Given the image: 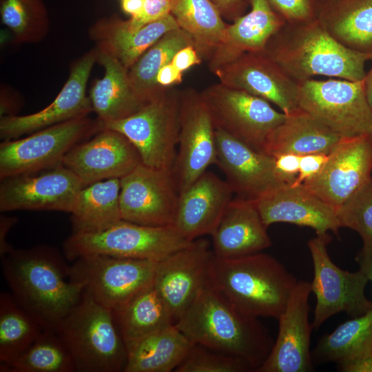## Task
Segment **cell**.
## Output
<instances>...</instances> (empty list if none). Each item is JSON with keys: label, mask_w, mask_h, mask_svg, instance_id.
Masks as SVG:
<instances>
[{"label": "cell", "mask_w": 372, "mask_h": 372, "mask_svg": "<svg viewBox=\"0 0 372 372\" xmlns=\"http://www.w3.org/2000/svg\"><path fill=\"white\" fill-rule=\"evenodd\" d=\"M298 280L271 256L256 253L238 258L215 255L209 282L241 313L278 319Z\"/></svg>", "instance_id": "4"}, {"label": "cell", "mask_w": 372, "mask_h": 372, "mask_svg": "<svg viewBox=\"0 0 372 372\" xmlns=\"http://www.w3.org/2000/svg\"><path fill=\"white\" fill-rule=\"evenodd\" d=\"M103 129L102 123L87 116L51 125L24 138L0 143V180L34 174L60 163L77 143Z\"/></svg>", "instance_id": "8"}, {"label": "cell", "mask_w": 372, "mask_h": 372, "mask_svg": "<svg viewBox=\"0 0 372 372\" xmlns=\"http://www.w3.org/2000/svg\"><path fill=\"white\" fill-rule=\"evenodd\" d=\"M0 12L3 23L17 34L46 18L43 0H3Z\"/></svg>", "instance_id": "41"}, {"label": "cell", "mask_w": 372, "mask_h": 372, "mask_svg": "<svg viewBox=\"0 0 372 372\" xmlns=\"http://www.w3.org/2000/svg\"><path fill=\"white\" fill-rule=\"evenodd\" d=\"M372 347V307L366 313L353 317L318 341L312 358L320 363L351 360Z\"/></svg>", "instance_id": "37"}, {"label": "cell", "mask_w": 372, "mask_h": 372, "mask_svg": "<svg viewBox=\"0 0 372 372\" xmlns=\"http://www.w3.org/2000/svg\"><path fill=\"white\" fill-rule=\"evenodd\" d=\"M97 56L96 50L82 57L72 68L59 94L44 109L25 116L11 115L1 117V138L3 141L18 138L51 125L87 116L93 110L85 90Z\"/></svg>", "instance_id": "21"}, {"label": "cell", "mask_w": 372, "mask_h": 372, "mask_svg": "<svg viewBox=\"0 0 372 372\" xmlns=\"http://www.w3.org/2000/svg\"><path fill=\"white\" fill-rule=\"evenodd\" d=\"M342 372H372V347L358 357L338 364Z\"/></svg>", "instance_id": "47"}, {"label": "cell", "mask_w": 372, "mask_h": 372, "mask_svg": "<svg viewBox=\"0 0 372 372\" xmlns=\"http://www.w3.org/2000/svg\"><path fill=\"white\" fill-rule=\"evenodd\" d=\"M372 134L342 137L322 169L302 185L336 210L371 178Z\"/></svg>", "instance_id": "14"}, {"label": "cell", "mask_w": 372, "mask_h": 372, "mask_svg": "<svg viewBox=\"0 0 372 372\" xmlns=\"http://www.w3.org/2000/svg\"><path fill=\"white\" fill-rule=\"evenodd\" d=\"M158 262L107 255H88L73 261L69 266V276L71 280L81 285L96 301L113 310L153 284Z\"/></svg>", "instance_id": "10"}, {"label": "cell", "mask_w": 372, "mask_h": 372, "mask_svg": "<svg viewBox=\"0 0 372 372\" xmlns=\"http://www.w3.org/2000/svg\"><path fill=\"white\" fill-rule=\"evenodd\" d=\"M201 58L194 45H188L180 49L175 54L171 63L183 72L189 68L200 64Z\"/></svg>", "instance_id": "46"}, {"label": "cell", "mask_w": 372, "mask_h": 372, "mask_svg": "<svg viewBox=\"0 0 372 372\" xmlns=\"http://www.w3.org/2000/svg\"><path fill=\"white\" fill-rule=\"evenodd\" d=\"M178 191L172 172L140 163L121 179L122 219L153 227L172 225Z\"/></svg>", "instance_id": "16"}, {"label": "cell", "mask_w": 372, "mask_h": 372, "mask_svg": "<svg viewBox=\"0 0 372 372\" xmlns=\"http://www.w3.org/2000/svg\"><path fill=\"white\" fill-rule=\"evenodd\" d=\"M0 211H56L70 214L83 185L61 163L45 170L0 180Z\"/></svg>", "instance_id": "15"}, {"label": "cell", "mask_w": 372, "mask_h": 372, "mask_svg": "<svg viewBox=\"0 0 372 372\" xmlns=\"http://www.w3.org/2000/svg\"><path fill=\"white\" fill-rule=\"evenodd\" d=\"M97 50V59L104 67L105 74L94 83L89 97L92 110L103 125L131 116L147 102L132 87L128 69L105 50L99 48Z\"/></svg>", "instance_id": "27"}, {"label": "cell", "mask_w": 372, "mask_h": 372, "mask_svg": "<svg viewBox=\"0 0 372 372\" xmlns=\"http://www.w3.org/2000/svg\"><path fill=\"white\" fill-rule=\"evenodd\" d=\"M173 225L153 227L121 220L94 232L72 233L63 242L65 258L74 261L88 255L161 261L188 246Z\"/></svg>", "instance_id": "6"}, {"label": "cell", "mask_w": 372, "mask_h": 372, "mask_svg": "<svg viewBox=\"0 0 372 372\" xmlns=\"http://www.w3.org/2000/svg\"><path fill=\"white\" fill-rule=\"evenodd\" d=\"M342 137L299 108L268 136L262 152L276 158L285 154H329Z\"/></svg>", "instance_id": "28"}, {"label": "cell", "mask_w": 372, "mask_h": 372, "mask_svg": "<svg viewBox=\"0 0 372 372\" xmlns=\"http://www.w3.org/2000/svg\"><path fill=\"white\" fill-rule=\"evenodd\" d=\"M179 134L172 175L178 193L217 165L216 127L201 93L180 91Z\"/></svg>", "instance_id": "13"}, {"label": "cell", "mask_w": 372, "mask_h": 372, "mask_svg": "<svg viewBox=\"0 0 372 372\" xmlns=\"http://www.w3.org/2000/svg\"><path fill=\"white\" fill-rule=\"evenodd\" d=\"M233 194L226 180L207 170L178 193L172 225L189 241L211 236L231 201Z\"/></svg>", "instance_id": "23"}, {"label": "cell", "mask_w": 372, "mask_h": 372, "mask_svg": "<svg viewBox=\"0 0 372 372\" xmlns=\"http://www.w3.org/2000/svg\"><path fill=\"white\" fill-rule=\"evenodd\" d=\"M1 258L10 292L45 329H54L83 295L84 287L71 280L69 266L52 247L14 249Z\"/></svg>", "instance_id": "1"}, {"label": "cell", "mask_w": 372, "mask_h": 372, "mask_svg": "<svg viewBox=\"0 0 372 372\" xmlns=\"http://www.w3.org/2000/svg\"><path fill=\"white\" fill-rule=\"evenodd\" d=\"M120 192L118 178L101 180L83 187L70 213L72 233L101 231L123 220Z\"/></svg>", "instance_id": "31"}, {"label": "cell", "mask_w": 372, "mask_h": 372, "mask_svg": "<svg viewBox=\"0 0 372 372\" xmlns=\"http://www.w3.org/2000/svg\"><path fill=\"white\" fill-rule=\"evenodd\" d=\"M180 91L170 87L131 116L103 125L123 134L144 165L172 172L179 134Z\"/></svg>", "instance_id": "7"}, {"label": "cell", "mask_w": 372, "mask_h": 372, "mask_svg": "<svg viewBox=\"0 0 372 372\" xmlns=\"http://www.w3.org/2000/svg\"><path fill=\"white\" fill-rule=\"evenodd\" d=\"M97 27L103 30L99 48L112 54L127 69L165 33L179 28L171 13L134 30L127 29L124 21L116 18L101 21Z\"/></svg>", "instance_id": "33"}, {"label": "cell", "mask_w": 372, "mask_h": 372, "mask_svg": "<svg viewBox=\"0 0 372 372\" xmlns=\"http://www.w3.org/2000/svg\"><path fill=\"white\" fill-rule=\"evenodd\" d=\"M264 224L287 223L314 229L316 235L331 231L338 234L341 227L337 210L303 185H285L254 201Z\"/></svg>", "instance_id": "24"}, {"label": "cell", "mask_w": 372, "mask_h": 372, "mask_svg": "<svg viewBox=\"0 0 372 372\" xmlns=\"http://www.w3.org/2000/svg\"><path fill=\"white\" fill-rule=\"evenodd\" d=\"M300 156L293 154H285L274 158L276 171L287 185H292L297 177Z\"/></svg>", "instance_id": "45"}, {"label": "cell", "mask_w": 372, "mask_h": 372, "mask_svg": "<svg viewBox=\"0 0 372 372\" xmlns=\"http://www.w3.org/2000/svg\"><path fill=\"white\" fill-rule=\"evenodd\" d=\"M299 85V107L340 136L372 134V110L363 81L311 79Z\"/></svg>", "instance_id": "9"}, {"label": "cell", "mask_w": 372, "mask_h": 372, "mask_svg": "<svg viewBox=\"0 0 372 372\" xmlns=\"http://www.w3.org/2000/svg\"><path fill=\"white\" fill-rule=\"evenodd\" d=\"M215 127L262 152L270 133L286 118L265 99L221 83L200 92Z\"/></svg>", "instance_id": "12"}, {"label": "cell", "mask_w": 372, "mask_h": 372, "mask_svg": "<svg viewBox=\"0 0 372 372\" xmlns=\"http://www.w3.org/2000/svg\"><path fill=\"white\" fill-rule=\"evenodd\" d=\"M311 282L298 280L286 307L277 319L278 333L267 358L256 372H309L313 369L310 351Z\"/></svg>", "instance_id": "19"}, {"label": "cell", "mask_w": 372, "mask_h": 372, "mask_svg": "<svg viewBox=\"0 0 372 372\" xmlns=\"http://www.w3.org/2000/svg\"><path fill=\"white\" fill-rule=\"evenodd\" d=\"M328 159V154H311L300 156L298 174L293 186L302 185L306 180L316 175Z\"/></svg>", "instance_id": "44"}, {"label": "cell", "mask_w": 372, "mask_h": 372, "mask_svg": "<svg viewBox=\"0 0 372 372\" xmlns=\"http://www.w3.org/2000/svg\"><path fill=\"white\" fill-rule=\"evenodd\" d=\"M285 18L293 22L309 20L312 14L310 0H269Z\"/></svg>", "instance_id": "43"}, {"label": "cell", "mask_w": 372, "mask_h": 372, "mask_svg": "<svg viewBox=\"0 0 372 372\" xmlns=\"http://www.w3.org/2000/svg\"><path fill=\"white\" fill-rule=\"evenodd\" d=\"M171 14L179 28L192 37L200 56L209 58L227 27L211 0H172Z\"/></svg>", "instance_id": "35"}, {"label": "cell", "mask_w": 372, "mask_h": 372, "mask_svg": "<svg viewBox=\"0 0 372 372\" xmlns=\"http://www.w3.org/2000/svg\"><path fill=\"white\" fill-rule=\"evenodd\" d=\"M145 0H121V8L131 17L138 15L143 8Z\"/></svg>", "instance_id": "52"}, {"label": "cell", "mask_w": 372, "mask_h": 372, "mask_svg": "<svg viewBox=\"0 0 372 372\" xmlns=\"http://www.w3.org/2000/svg\"><path fill=\"white\" fill-rule=\"evenodd\" d=\"M267 228L255 202L237 196L211 234L214 254L232 258L260 252L271 245Z\"/></svg>", "instance_id": "25"}, {"label": "cell", "mask_w": 372, "mask_h": 372, "mask_svg": "<svg viewBox=\"0 0 372 372\" xmlns=\"http://www.w3.org/2000/svg\"><path fill=\"white\" fill-rule=\"evenodd\" d=\"M176 372L254 371L246 360L232 355L194 344Z\"/></svg>", "instance_id": "39"}, {"label": "cell", "mask_w": 372, "mask_h": 372, "mask_svg": "<svg viewBox=\"0 0 372 372\" xmlns=\"http://www.w3.org/2000/svg\"><path fill=\"white\" fill-rule=\"evenodd\" d=\"M214 256L209 242L199 238L158 261L153 285L175 323L209 282Z\"/></svg>", "instance_id": "17"}, {"label": "cell", "mask_w": 372, "mask_h": 372, "mask_svg": "<svg viewBox=\"0 0 372 372\" xmlns=\"http://www.w3.org/2000/svg\"><path fill=\"white\" fill-rule=\"evenodd\" d=\"M251 10L227 25L224 39L209 56L214 71L246 52H263L269 40L283 27L269 0H250Z\"/></svg>", "instance_id": "26"}, {"label": "cell", "mask_w": 372, "mask_h": 372, "mask_svg": "<svg viewBox=\"0 0 372 372\" xmlns=\"http://www.w3.org/2000/svg\"><path fill=\"white\" fill-rule=\"evenodd\" d=\"M54 330L69 349L76 372L124 371L127 348L112 310L86 291Z\"/></svg>", "instance_id": "5"}, {"label": "cell", "mask_w": 372, "mask_h": 372, "mask_svg": "<svg viewBox=\"0 0 372 372\" xmlns=\"http://www.w3.org/2000/svg\"><path fill=\"white\" fill-rule=\"evenodd\" d=\"M220 83L275 104L288 115L299 109V83L264 52H246L214 70Z\"/></svg>", "instance_id": "18"}, {"label": "cell", "mask_w": 372, "mask_h": 372, "mask_svg": "<svg viewBox=\"0 0 372 372\" xmlns=\"http://www.w3.org/2000/svg\"><path fill=\"white\" fill-rule=\"evenodd\" d=\"M193 344L172 324L127 345L123 372L175 371Z\"/></svg>", "instance_id": "29"}, {"label": "cell", "mask_w": 372, "mask_h": 372, "mask_svg": "<svg viewBox=\"0 0 372 372\" xmlns=\"http://www.w3.org/2000/svg\"><path fill=\"white\" fill-rule=\"evenodd\" d=\"M359 269L372 282V242L362 240V247L355 257Z\"/></svg>", "instance_id": "49"}, {"label": "cell", "mask_w": 372, "mask_h": 372, "mask_svg": "<svg viewBox=\"0 0 372 372\" xmlns=\"http://www.w3.org/2000/svg\"><path fill=\"white\" fill-rule=\"evenodd\" d=\"M194 45V41L185 30L180 28L165 33L149 48L128 69V74L136 92L147 102L166 88L156 83L159 70L170 63L175 54L182 48Z\"/></svg>", "instance_id": "34"}, {"label": "cell", "mask_w": 372, "mask_h": 372, "mask_svg": "<svg viewBox=\"0 0 372 372\" xmlns=\"http://www.w3.org/2000/svg\"><path fill=\"white\" fill-rule=\"evenodd\" d=\"M299 23L291 30L281 28L263 51L289 76L298 83L315 76L364 80L371 54L345 46L318 19Z\"/></svg>", "instance_id": "3"}, {"label": "cell", "mask_w": 372, "mask_h": 372, "mask_svg": "<svg viewBox=\"0 0 372 372\" xmlns=\"http://www.w3.org/2000/svg\"><path fill=\"white\" fill-rule=\"evenodd\" d=\"M341 227L351 229L372 242V178L337 210Z\"/></svg>", "instance_id": "40"}, {"label": "cell", "mask_w": 372, "mask_h": 372, "mask_svg": "<svg viewBox=\"0 0 372 372\" xmlns=\"http://www.w3.org/2000/svg\"><path fill=\"white\" fill-rule=\"evenodd\" d=\"M318 19L345 46L372 54V0H333Z\"/></svg>", "instance_id": "32"}, {"label": "cell", "mask_w": 372, "mask_h": 372, "mask_svg": "<svg viewBox=\"0 0 372 372\" xmlns=\"http://www.w3.org/2000/svg\"><path fill=\"white\" fill-rule=\"evenodd\" d=\"M217 165L234 193L256 200L286 184L275 167L274 158L257 151L216 127Z\"/></svg>", "instance_id": "22"}, {"label": "cell", "mask_w": 372, "mask_h": 372, "mask_svg": "<svg viewBox=\"0 0 372 372\" xmlns=\"http://www.w3.org/2000/svg\"><path fill=\"white\" fill-rule=\"evenodd\" d=\"M175 324L194 344L239 357L254 371L265 362L274 343L257 318L236 309L209 282Z\"/></svg>", "instance_id": "2"}, {"label": "cell", "mask_w": 372, "mask_h": 372, "mask_svg": "<svg viewBox=\"0 0 372 372\" xmlns=\"http://www.w3.org/2000/svg\"><path fill=\"white\" fill-rule=\"evenodd\" d=\"M171 10L172 0H145L141 12L124 23L127 29L134 30L170 14Z\"/></svg>", "instance_id": "42"}, {"label": "cell", "mask_w": 372, "mask_h": 372, "mask_svg": "<svg viewBox=\"0 0 372 372\" xmlns=\"http://www.w3.org/2000/svg\"><path fill=\"white\" fill-rule=\"evenodd\" d=\"M183 72L178 70L172 63L163 66L158 72L156 83L161 87H169L182 81Z\"/></svg>", "instance_id": "48"}, {"label": "cell", "mask_w": 372, "mask_h": 372, "mask_svg": "<svg viewBox=\"0 0 372 372\" xmlns=\"http://www.w3.org/2000/svg\"><path fill=\"white\" fill-rule=\"evenodd\" d=\"M141 163L138 150L127 137L104 127L90 140L75 145L61 161L83 187L107 179H121Z\"/></svg>", "instance_id": "20"}, {"label": "cell", "mask_w": 372, "mask_h": 372, "mask_svg": "<svg viewBox=\"0 0 372 372\" xmlns=\"http://www.w3.org/2000/svg\"><path fill=\"white\" fill-rule=\"evenodd\" d=\"M17 222L14 216L1 215L0 216V256L1 258L10 252L14 248L7 242L6 238L11 228Z\"/></svg>", "instance_id": "50"}, {"label": "cell", "mask_w": 372, "mask_h": 372, "mask_svg": "<svg viewBox=\"0 0 372 372\" xmlns=\"http://www.w3.org/2000/svg\"><path fill=\"white\" fill-rule=\"evenodd\" d=\"M45 329L10 292L0 294V367L16 360Z\"/></svg>", "instance_id": "36"}, {"label": "cell", "mask_w": 372, "mask_h": 372, "mask_svg": "<svg viewBox=\"0 0 372 372\" xmlns=\"http://www.w3.org/2000/svg\"><path fill=\"white\" fill-rule=\"evenodd\" d=\"M1 372H76L72 356L54 329L42 333Z\"/></svg>", "instance_id": "38"}, {"label": "cell", "mask_w": 372, "mask_h": 372, "mask_svg": "<svg viewBox=\"0 0 372 372\" xmlns=\"http://www.w3.org/2000/svg\"><path fill=\"white\" fill-rule=\"evenodd\" d=\"M329 241L330 237L326 234L317 235L308 242L313 268L311 289L316 298L311 323L316 329L340 312L353 318L372 307V300L365 294L367 278L360 269L352 272L338 267L328 254Z\"/></svg>", "instance_id": "11"}, {"label": "cell", "mask_w": 372, "mask_h": 372, "mask_svg": "<svg viewBox=\"0 0 372 372\" xmlns=\"http://www.w3.org/2000/svg\"><path fill=\"white\" fill-rule=\"evenodd\" d=\"M118 331L125 346L161 329L175 324L166 303L154 285L112 310Z\"/></svg>", "instance_id": "30"}, {"label": "cell", "mask_w": 372, "mask_h": 372, "mask_svg": "<svg viewBox=\"0 0 372 372\" xmlns=\"http://www.w3.org/2000/svg\"><path fill=\"white\" fill-rule=\"evenodd\" d=\"M371 60L372 61V56ZM364 87L368 103L372 110V65L370 70L366 72V76L363 80Z\"/></svg>", "instance_id": "53"}, {"label": "cell", "mask_w": 372, "mask_h": 372, "mask_svg": "<svg viewBox=\"0 0 372 372\" xmlns=\"http://www.w3.org/2000/svg\"><path fill=\"white\" fill-rule=\"evenodd\" d=\"M242 0H211L221 14L231 15L238 8Z\"/></svg>", "instance_id": "51"}]
</instances>
